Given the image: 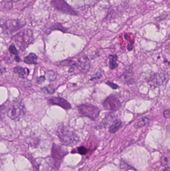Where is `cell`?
Instances as JSON below:
<instances>
[{"label":"cell","mask_w":170,"mask_h":171,"mask_svg":"<svg viewBox=\"0 0 170 171\" xmlns=\"http://www.w3.org/2000/svg\"><path fill=\"white\" fill-rule=\"evenodd\" d=\"M12 39L19 49L24 51L34 42L33 31L31 29L22 30L13 36Z\"/></svg>","instance_id":"6da1fadb"},{"label":"cell","mask_w":170,"mask_h":171,"mask_svg":"<svg viewBox=\"0 0 170 171\" xmlns=\"http://www.w3.org/2000/svg\"><path fill=\"white\" fill-rule=\"evenodd\" d=\"M56 135L65 145H74L79 141V137L74 131L67 127H59L56 131Z\"/></svg>","instance_id":"7a4b0ae2"},{"label":"cell","mask_w":170,"mask_h":171,"mask_svg":"<svg viewBox=\"0 0 170 171\" xmlns=\"http://www.w3.org/2000/svg\"><path fill=\"white\" fill-rule=\"evenodd\" d=\"M26 25L25 20L21 19H11L6 21L1 25V28L3 31L7 34H12L20 30Z\"/></svg>","instance_id":"3957f363"},{"label":"cell","mask_w":170,"mask_h":171,"mask_svg":"<svg viewBox=\"0 0 170 171\" xmlns=\"http://www.w3.org/2000/svg\"><path fill=\"white\" fill-rule=\"evenodd\" d=\"M77 108L81 116L87 117L92 120L97 118L101 111L96 106L89 104L80 105L77 107Z\"/></svg>","instance_id":"277c9868"},{"label":"cell","mask_w":170,"mask_h":171,"mask_svg":"<svg viewBox=\"0 0 170 171\" xmlns=\"http://www.w3.org/2000/svg\"><path fill=\"white\" fill-rule=\"evenodd\" d=\"M53 8L59 12L71 16H77V12L65 1V0H51Z\"/></svg>","instance_id":"5b68a950"},{"label":"cell","mask_w":170,"mask_h":171,"mask_svg":"<svg viewBox=\"0 0 170 171\" xmlns=\"http://www.w3.org/2000/svg\"><path fill=\"white\" fill-rule=\"evenodd\" d=\"M25 106L21 103L15 102L9 106L7 109V116L12 120H17L25 115Z\"/></svg>","instance_id":"8992f818"},{"label":"cell","mask_w":170,"mask_h":171,"mask_svg":"<svg viewBox=\"0 0 170 171\" xmlns=\"http://www.w3.org/2000/svg\"><path fill=\"white\" fill-rule=\"evenodd\" d=\"M103 105L104 108L107 110L116 111L121 107V103L115 96L111 95L105 99L103 103Z\"/></svg>","instance_id":"52a82bcc"},{"label":"cell","mask_w":170,"mask_h":171,"mask_svg":"<svg viewBox=\"0 0 170 171\" xmlns=\"http://www.w3.org/2000/svg\"><path fill=\"white\" fill-rule=\"evenodd\" d=\"M67 153L66 151L57 145L53 144L52 148V157L55 161V165L57 168L59 167L61 162L62 161L64 157Z\"/></svg>","instance_id":"ba28073f"},{"label":"cell","mask_w":170,"mask_h":171,"mask_svg":"<svg viewBox=\"0 0 170 171\" xmlns=\"http://www.w3.org/2000/svg\"><path fill=\"white\" fill-rule=\"evenodd\" d=\"M77 67L83 74H86L89 71L90 68V61L85 55L82 56L79 58L77 63Z\"/></svg>","instance_id":"9c48e42d"},{"label":"cell","mask_w":170,"mask_h":171,"mask_svg":"<svg viewBox=\"0 0 170 171\" xmlns=\"http://www.w3.org/2000/svg\"><path fill=\"white\" fill-rule=\"evenodd\" d=\"M49 103L52 105H58L65 110L71 109V105L67 100L61 97H52L49 99Z\"/></svg>","instance_id":"30bf717a"},{"label":"cell","mask_w":170,"mask_h":171,"mask_svg":"<svg viewBox=\"0 0 170 171\" xmlns=\"http://www.w3.org/2000/svg\"><path fill=\"white\" fill-rule=\"evenodd\" d=\"M164 78L161 75L155 74L150 77L149 82L152 86L157 87L159 85H161L164 81Z\"/></svg>","instance_id":"8fae6325"},{"label":"cell","mask_w":170,"mask_h":171,"mask_svg":"<svg viewBox=\"0 0 170 171\" xmlns=\"http://www.w3.org/2000/svg\"><path fill=\"white\" fill-rule=\"evenodd\" d=\"M13 71L15 73L18 75L19 78L22 79H25V78H27L30 73V71L28 69L24 68L19 66L15 67Z\"/></svg>","instance_id":"7c38bea8"},{"label":"cell","mask_w":170,"mask_h":171,"mask_svg":"<svg viewBox=\"0 0 170 171\" xmlns=\"http://www.w3.org/2000/svg\"><path fill=\"white\" fill-rule=\"evenodd\" d=\"M37 56L36 54L31 53L24 59V62L28 65H36L37 64Z\"/></svg>","instance_id":"4fadbf2b"},{"label":"cell","mask_w":170,"mask_h":171,"mask_svg":"<svg viewBox=\"0 0 170 171\" xmlns=\"http://www.w3.org/2000/svg\"><path fill=\"white\" fill-rule=\"evenodd\" d=\"M34 168L36 169L35 171H55L53 167L44 162L38 166H36Z\"/></svg>","instance_id":"5bb4252c"},{"label":"cell","mask_w":170,"mask_h":171,"mask_svg":"<svg viewBox=\"0 0 170 171\" xmlns=\"http://www.w3.org/2000/svg\"><path fill=\"white\" fill-rule=\"evenodd\" d=\"M122 122L120 120H116L114 121L112 124L109 128V132L111 133H115L118 131L120 127H121Z\"/></svg>","instance_id":"9a60e30c"},{"label":"cell","mask_w":170,"mask_h":171,"mask_svg":"<svg viewBox=\"0 0 170 171\" xmlns=\"http://www.w3.org/2000/svg\"><path fill=\"white\" fill-rule=\"evenodd\" d=\"M150 119L148 117L142 118V119L138 121L134 125V127L136 129H139V128H142L145 126L148 123Z\"/></svg>","instance_id":"2e32d148"},{"label":"cell","mask_w":170,"mask_h":171,"mask_svg":"<svg viewBox=\"0 0 170 171\" xmlns=\"http://www.w3.org/2000/svg\"><path fill=\"white\" fill-rule=\"evenodd\" d=\"M117 57L116 55H111L109 56V66L111 70H113L118 67V64L117 63Z\"/></svg>","instance_id":"e0dca14e"},{"label":"cell","mask_w":170,"mask_h":171,"mask_svg":"<svg viewBox=\"0 0 170 171\" xmlns=\"http://www.w3.org/2000/svg\"><path fill=\"white\" fill-rule=\"evenodd\" d=\"M49 29H50V31H49L50 32L52 30H60L62 32H66L67 31V29L63 27L62 24L59 23H52V26L49 27Z\"/></svg>","instance_id":"ac0fdd59"},{"label":"cell","mask_w":170,"mask_h":171,"mask_svg":"<svg viewBox=\"0 0 170 171\" xmlns=\"http://www.w3.org/2000/svg\"><path fill=\"white\" fill-rule=\"evenodd\" d=\"M42 91L44 93H47V94H52L55 92V90L54 88L50 86H47L45 87L44 88H42Z\"/></svg>","instance_id":"d6986e66"},{"label":"cell","mask_w":170,"mask_h":171,"mask_svg":"<svg viewBox=\"0 0 170 171\" xmlns=\"http://www.w3.org/2000/svg\"><path fill=\"white\" fill-rule=\"evenodd\" d=\"M61 65L63 66H70L71 67L74 66H77V64L71 60H67L65 61H62V62L61 63Z\"/></svg>","instance_id":"ffe728a7"},{"label":"cell","mask_w":170,"mask_h":171,"mask_svg":"<svg viewBox=\"0 0 170 171\" xmlns=\"http://www.w3.org/2000/svg\"><path fill=\"white\" fill-rule=\"evenodd\" d=\"M46 75L49 80L54 81L56 79V75L54 72L48 71L46 73Z\"/></svg>","instance_id":"44dd1931"},{"label":"cell","mask_w":170,"mask_h":171,"mask_svg":"<svg viewBox=\"0 0 170 171\" xmlns=\"http://www.w3.org/2000/svg\"><path fill=\"white\" fill-rule=\"evenodd\" d=\"M77 153L80 155H85L87 153L88 150L85 147L81 146V147H79L77 148Z\"/></svg>","instance_id":"7402d4cb"},{"label":"cell","mask_w":170,"mask_h":171,"mask_svg":"<svg viewBox=\"0 0 170 171\" xmlns=\"http://www.w3.org/2000/svg\"><path fill=\"white\" fill-rule=\"evenodd\" d=\"M9 51L10 54L13 55H17L18 53V51L14 45H10V46L9 47Z\"/></svg>","instance_id":"603a6c76"},{"label":"cell","mask_w":170,"mask_h":171,"mask_svg":"<svg viewBox=\"0 0 170 171\" xmlns=\"http://www.w3.org/2000/svg\"><path fill=\"white\" fill-rule=\"evenodd\" d=\"M106 84L108 85L110 87L113 89L116 90L119 88L118 85L114 84V83H112V82H109V81H107L106 82Z\"/></svg>","instance_id":"cb8c5ba5"},{"label":"cell","mask_w":170,"mask_h":171,"mask_svg":"<svg viewBox=\"0 0 170 171\" xmlns=\"http://www.w3.org/2000/svg\"><path fill=\"white\" fill-rule=\"evenodd\" d=\"M46 80V78L44 76H41L40 77H38L37 78V84H40L43 83V82H44V81Z\"/></svg>","instance_id":"d4e9b609"},{"label":"cell","mask_w":170,"mask_h":171,"mask_svg":"<svg viewBox=\"0 0 170 171\" xmlns=\"http://www.w3.org/2000/svg\"><path fill=\"white\" fill-rule=\"evenodd\" d=\"M163 116L165 118H170V110H166L163 112Z\"/></svg>","instance_id":"484cf974"},{"label":"cell","mask_w":170,"mask_h":171,"mask_svg":"<svg viewBox=\"0 0 170 171\" xmlns=\"http://www.w3.org/2000/svg\"><path fill=\"white\" fill-rule=\"evenodd\" d=\"M133 48V42L131 44L129 45L127 47V49L128 51H132Z\"/></svg>","instance_id":"4316f807"},{"label":"cell","mask_w":170,"mask_h":171,"mask_svg":"<svg viewBox=\"0 0 170 171\" xmlns=\"http://www.w3.org/2000/svg\"><path fill=\"white\" fill-rule=\"evenodd\" d=\"M15 59L17 62H19V61H20V58L18 57V56H16Z\"/></svg>","instance_id":"83f0119b"},{"label":"cell","mask_w":170,"mask_h":171,"mask_svg":"<svg viewBox=\"0 0 170 171\" xmlns=\"http://www.w3.org/2000/svg\"><path fill=\"white\" fill-rule=\"evenodd\" d=\"M129 36L127 34H126L124 35V38L126 39V40H128V39H129Z\"/></svg>","instance_id":"f1b7e54d"},{"label":"cell","mask_w":170,"mask_h":171,"mask_svg":"<svg viewBox=\"0 0 170 171\" xmlns=\"http://www.w3.org/2000/svg\"><path fill=\"white\" fill-rule=\"evenodd\" d=\"M10 1L12 2V3H16V2L20 1L21 0H10Z\"/></svg>","instance_id":"f546056e"},{"label":"cell","mask_w":170,"mask_h":171,"mask_svg":"<svg viewBox=\"0 0 170 171\" xmlns=\"http://www.w3.org/2000/svg\"><path fill=\"white\" fill-rule=\"evenodd\" d=\"M164 171H170V167H167L165 168Z\"/></svg>","instance_id":"4dcf8cb0"}]
</instances>
